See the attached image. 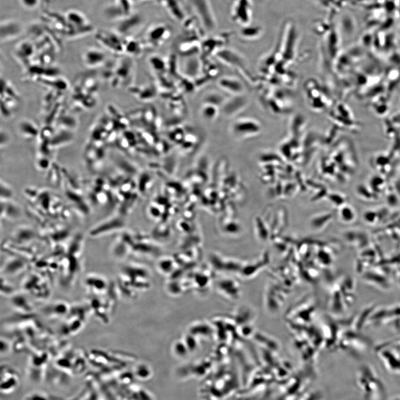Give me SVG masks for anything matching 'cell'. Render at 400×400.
Segmentation results:
<instances>
[{
  "label": "cell",
  "mask_w": 400,
  "mask_h": 400,
  "mask_svg": "<svg viewBox=\"0 0 400 400\" xmlns=\"http://www.w3.org/2000/svg\"><path fill=\"white\" fill-rule=\"evenodd\" d=\"M21 2L25 7L33 9L38 6L39 0H21Z\"/></svg>",
  "instance_id": "21"
},
{
  "label": "cell",
  "mask_w": 400,
  "mask_h": 400,
  "mask_svg": "<svg viewBox=\"0 0 400 400\" xmlns=\"http://www.w3.org/2000/svg\"><path fill=\"white\" fill-rule=\"evenodd\" d=\"M248 99L244 95L233 96L231 99H227L221 108L222 112L227 117L234 116L244 109L248 103Z\"/></svg>",
  "instance_id": "3"
},
{
  "label": "cell",
  "mask_w": 400,
  "mask_h": 400,
  "mask_svg": "<svg viewBox=\"0 0 400 400\" xmlns=\"http://www.w3.org/2000/svg\"><path fill=\"white\" fill-rule=\"evenodd\" d=\"M220 88L233 96L244 94L245 88L239 79L233 77H224L218 82Z\"/></svg>",
  "instance_id": "7"
},
{
  "label": "cell",
  "mask_w": 400,
  "mask_h": 400,
  "mask_svg": "<svg viewBox=\"0 0 400 400\" xmlns=\"http://www.w3.org/2000/svg\"><path fill=\"white\" fill-rule=\"evenodd\" d=\"M122 225V222L118 219L106 220L94 226L89 233L90 237L95 238L103 236L117 230Z\"/></svg>",
  "instance_id": "5"
},
{
  "label": "cell",
  "mask_w": 400,
  "mask_h": 400,
  "mask_svg": "<svg viewBox=\"0 0 400 400\" xmlns=\"http://www.w3.org/2000/svg\"><path fill=\"white\" fill-rule=\"evenodd\" d=\"M1 110L4 118H9L18 108L20 98L13 86L8 81L2 79Z\"/></svg>",
  "instance_id": "1"
},
{
  "label": "cell",
  "mask_w": 400,
  "mask_h": 400,
  "mask_svg": "<svg viewBox=\"0 0 400 400\" xmlns=\"http://www.w3.org/2000/svg\"><path fill=\"white\" fill-rule=\"evenodd\" d=\"M226 100L224 95L216 91H212L205 95L203 101L204 104L214 105L221 108Z\"/></svg>",
  "instance_id": "16"
},
{
  "label": "cell",
  "mask_w": 400,
  "mask_h": 400,
  "mask_svg": "<svg viewBox=\"0 0 400 400\" xmlns=\"http://www.w3.org/2000/svg\"><path fill=\"white\" fill-rule=\"evenodd\" d=\"M22 215L19 206L11 200L1 201V219L14 220Z\"/></svg>",
  "instance_id": "11"
},
{
  "label": "cell",
  "mask_w": 400,
  "mask_h": 400,
  "mask_svg": "<svg viewBox=\"0 0 400 400\" xmlns=\"http://www.w3.org/2000/svg\"><path fill=\"white\" fill-rule=\"evenodd\" d=\"M217 57L223 63L232 66L234 68L236 67L237 69H240V66L241 67H244V61L241 56L234 51L222 49L217 53Z\"/></svg>",
  "instance_id": "10"
},
{
  "label": "cell",
  "mask_w": 400,
  "mask_h": 400,
  "mask_svg": "<svg viewBox=\"0 0 400 400\" xmlns=\"http://www.w3.org/2000/svg\"><path fill=\"white\" fill-rule=\"evenodd\" d=\"M34 46L30 42H23L20 43L15 50V55L20 62L25 65L30 66V62L34 57L35 53Z\"/></svg>",
  "instance_id": "8"
},
{
  "label": "cell",
  "mask_w": 400,
  "mask_h": 400,
  "mask_svg": "<svg viewBox=\"0 0 400 400\" xmlns=\"http://www.w3.org/2000/svg\"><path fill=\"white\" fill-rule=\"evenodd\" d=\"M9 141V137L8 134L6 132H5L3 130L1 131V148L2 149L4 148V146H6Z\"/></svg>",
  "instance_id": "22"
},
{
  "label": "cell",
  "mask_w": 400,
  "mask_h": 400,
  "mask_svg": "<svg viewBox=\"0 0 400 400\" xmlns=\"http://www.w3.org/2000/svg\"><path fill=\"white\" fill-rule=\"evenodd\" d=\"M97 40L104 47L111 52L115 53L125 52L124 45L114 34L101 33L97 35Z\"/></svg>",
  "instance_id": "6"
},
{
  "label": "cell",
  "mask_w": 400,
  "mask_h": 400,
  "mask_svg": "<svg viewBox=\"0 0 400 400\" xmlns=\"http://www.w3.org/2000/svg\"><path fill=\"white\" fill-rule=\"evenodd\" d=\"M106 59V55L102 50L91 48L85 51L82 60L86 67L95 69L102 67Z\"/></svg>",
  "instance_id": "4"
},
{
  "label": "cell",
  "mask_w": 400,
  "mask_h": 400,
  "mask_svg": "<svg viewBox=\"0 0 400 400\" xmlns=\"http://www.w3.org/2000/svg\"><path fill=\"white\" fill-rule=\"evenodd\" d=\"M1 201L11 200L14 196V191L11 186L6 182L1 180Z\"/></svg>",
  "instance_id": "19"
},
{
  "label": "cell",
  "mask_w": 400,
  "mask_h": 400,
  "mask_svg": "<svg viewBox=\"0 0 400 400\" xmlns=\"http://www.w3.org/2000/svg\"><path fill=\"white\" fill-rule=\"evenodd\" d=\"M37 232L29 226H22L15 230L12 235V240L19 245H25L36 240Z\"/></svg>",
  "instance_id": "9"
},
{
  "label": "cell",
  "mask_w": 400,
  "mask_h": 400,
  "mask_svg": "<svg viewBox=\"0 0 400 400\" xmlns=\"http://www.w3.org/2000/svg\"><path fill=\"white\" fill-rule=\"evenodd\" d=\"M19 131L24 138L32 140L40 135L38 126L33 121L23 120L19 124Z\"/></svg>",
  "instance_id": "12"
},
{
  "label": "cell",
  "mask_w": 400,
  "mask_h": 400,
  "mask_svg": "<svg viewBox=\"0 0 400 400\" xmlns=\"http://www.w3.org/2000/svg\"><path fill=\"white\" fill-rule=\"evenodd\" d=\"M60 132L54 134L50 140L51 148H58L67 145L72 141L73 135L69 130L61 129Z\"/></svg>",
  "instance_id": "14"
},
{
  "label": "cell",
  "mask_w": 400,
  "mask_h": 400,
  "mask_svg": "<svg viewBox=\"0 0 400 400\" xmlns=\"http://www.w3.org/2000/svg\"><path fill=\"white\" fill-rule=\"evenodd\" d=\"M219 110L217 106L204 104L201 109V114L205 120L213 121L219 115Z\"/></svg>",
  "instance_id": "17"
},
{
  "label": "cell",
  "mask_w": 400,
  "mask_h": 400,
  "mask_svg": "<svg viewBox=\"0 0 400 400\" xmlns=\"http://www.w3.org/2000/svg\"><path fill=\"white\" fill-rule=\"evenodd\" d=\"M231 131L238 138H247L259 134L262 126L259 121L251 118H241L236 120L232 124Z\"/></svg>",
  "instance_id": "2"
},
{
  "label": "cell",
  "mask_w": 400,
  "mask_h": 400,
  "mask_svg": "<svg viewBox=\"0 0 400 400\" xmlns=\"http://www.w3.org/2000/svg\"><path fill=\"white\" fill-rule=\"evenodd\" d=\"M1 40L2 42L8 41L18 37L21 32L20 25L15 22H5L1 27Z\"/></svg>",
  "instance_id": "13"
},
{
  "label": "cell",
  "mask_w": 400,
  "mask_h": 400,
  "mask_svg": "<svg viewBox=\"0 0 400 400\" xmlns=\"http://www.w3.org/2000/svg\"><path fill=\"white\" fill-rule=\"evenodd\" d=\"M183 71L186 77L194 78L200 73L201 64L199 59L192 57L185 61Z\"/></svg>",
  "instance_id": "15"
},
{
  "label": "cell",
  "mask_w": 400,
  "mask_h": 400,
  "mask_svg": "<svg viewBox=\"0 0 400 400\" xmlns=\"http://www.w3.org/2000/svg\"><path fill=\"white\" fill-rule=\"evenodd\" d=\"M37 164L40 170H45L50 169L51 163L50 160H49L47 158H43L41 159L40 158L38 161Z\"/></svg>",
  "instance_id": "20"
},
{
  "label": "cell",
  "mask_w": 400,
  "mask_h": 400,
  "mask_svg": "<svg viewBox=\"0 0 400 400\" xmlns=\"http://www.w3.org/2000/svg\"><path fill=\"white\" fill-rule=\"evenodd\" d=\"M67 19L69 23L75 26L76 28L83 27L86 20L82 14L77 12H70L67 14Z\"/></svg>",
  "instance_id": "18"
}]
</instances>
